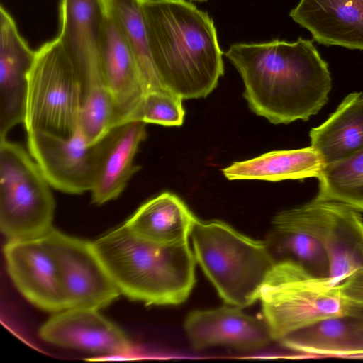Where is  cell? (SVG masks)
Returning a JSON list of instances; mask_svg holds the SVG:
<instances>
[{"label":"cell","instance_id":"3","mask_svg":"<svg viewBox=\"0 0 363 363\" xmlns=\"http://www.w3.org/2000/svg\"><path fill=\"white\" fill-rule=\"evenodd\" d=\"M92 245L121 294L130 299L147 305H179L194 288L196 261L189 242H149L123 224Z\"/></svg>","mask_w":363,"mask_h":363},{"label":"cell","instance_id":"16","mask_svg":"<svg viewBox=\"0 0 363 363\" xmlns=\"http://www.w3.org/2000/svg\"><path fill=\"white\" fill-rule=\"evenodd\" d=\"M107 15L106 0L60 1L58 37L81 71L84 83L102 77L99 48Z\"/></svg>","mask_w":363,"mask_h":363},{"label":"cell","instance_id":"8","mask_svg":"<svg viewBox=\"0 0 363 363\" xmlns=\"http://www.w3.org/2000/svg\"><path fill=\"white\" fill-rule=\"evenodd\" d=\"M272 225L296 228L316 238L328 254L329 277L337 284L363 265V216L346 203L314 198L279 212Z\"/></svg>","mask_w":363,"mask_h":363},{"label":"cell","instance_id":"28","mask_svg":"<svg viewBox=\"0 0 363 363\" xmlns=\"http://www.w3.org/2000/svg\"><path fill=\"white\" fill-rule=\"evenodd\" d=\"M345 315L353 317L363 330V305L347 303Z\"/></svg>","mask_w":363,"mask_h":363},{"label":"cell","instance_id":"1","mask_svg":"<svg viewBox=\"0 0 363 363\" xmlns=\"http://www.w3.org/2000/svg\"><path fill=\"white\" fill-rule=\"evenodd\" d=\"M225 55L243 79L250 109L272 123L308 121L329 99L328 66L311 40L236 43Z\"/></svg>","mask_w":363,"mask_h":363},{"label":"cell","instance_id":"7","mask_svg":"<svg viewBox=\"0 0 363 363\" xmlns=\"http://www.w3.org/2000/svg\"><path fill=\"white\" fill-rule=\"evenodd\" d=\"M50 186L21 145L0 140V229L8 240L40 238L52 229Z\"/></svg>","mask_w":363,"mask_h":363},{"label":"cell","instance_id":"21","mask_svg":"<svg viewBox=\"0 0 363 363\" xmlns=\"http://www.w3.org/2000/svg\"><path fill=\"white\" fill-rule=\"evenodd\" d=\"M278 342L289 350L311 355L363 357V330L349 315L319 320Z\"/></svg>","mask_w":363,"mask_h":363},{"label":"cell","instance_id":"12","mask_svg":"<svg viewBox=\"0 0 363 363\" xmlns=\"http://www.w3.org/2000/svg\"><path fill=\"white\" fill-rule=\"evenodd\" d=\"M42 340L55 345L102 356L130 352V338L117 325L92 308H66L39 329Z\"/></svg>","mask_w":363,"mask_h":363},{"label":"cell","instance_id":"24","mask_svg":"<svg viewBox=\"0 0 363 363\" xmlns=\"http://www.w3.org/2000/svg\"><path fill=\"white\" fill-rule=\"evenodd\" d=\"M108 9L121 28L137 64L145 92L163 89L153 65L139 0H106Z\"/></svg>","mask_w":363,"mask_h":363},{"label":"cell","instance_id":"20","mask_svg":"<svg viewBox=\"0 0 363 363\" xmlns=\"http://www.w3.org/2000/svg\"><path fill=\"white\" fill-rule=\"evenodd\" d=\"M311 146L325 164L342 161L363 147V92L346 96L336 110L310 131Z\"/></svg>","mask_w":363,"mask_h":363},{"label":"cell","instance_id":"2","mask_svg":"<svg viewBox=\"0 0 363 363\" xmlns=\"http://www.w3.org/2000/svg\"><path fill=\"white\" fill-rule=\"evenodd\" d=\"M162 89L182 99L208 96L224 74L213 21L186 0H139Z\"/></svg>","mask_w":363,"mask_h":363},{"label":"cell","instance_id":"18","mask_svg":"<svg viewBox=\"0 0 363 363\" xmlns=\"http://www.w3.org/2000/svg\"><path fill=\"white\" fill-rule=\"evenodd\" d=\"M146 123L129 121L114 127L106 136L94 186L92 203L101 205L116 199L139 167L133 160L146 138Z\"/></svg>","mask_w":363,"mask_h":363},{"label":"cell","instance_id":"5","mask_svg":"<svg viewBox=\"0 0 363 363\" xmlns=\"http://www.w3.org/2000/svg\"><path fill=\"white\" fill-rule=\"evenodd\" d=\"M85 94L84 77L59 37L36 50L28 75L24 125L69 138L78 129Z\"/></svg>","mask_w":363,"mask_h":363},{"label":"cell","instance_id":"10","mask_svg":"<svg viewBox=\"0 0 363 363\" xmlns=\"http://www.w3.org/2000/svg\"><path fill=\"white\" fill-rule=\"evenodd\" d=\"M48 236L57 257L67 308L100 310L121 294L92 242L66 235L54 228Z\"/></svg>","mask_w":363,"mask_h":363},{"label":"cell","instance_id":"11","mask_svg":"<svg viewBox=\"0 0 363 363\" xmlns=\"http://www.w3.org/2000/svg\"><path fill=\"white\" fill-rule=\"evenodd\" d=\"M4 255L12 281L29 302L48 312L67 308L58 259L48 233L33 239L9 240Z\"/></svg>","mask_w":363,"mask_h":363},{"label":"cell","instance_id":"23","mask_svg":"<svg viewBox=\"0 0 363 363\" xmlns=\"http://www.w3.org/2000/svg\"><path fill=\"white\" fill-rule=\"evenodd\" d=\"M275 262L293 261L318 277H329L328 254L309 233L290 226L272 225L265 240Z\"/></svg>","mask_w":363,"mask_h":363},{"label":"cell","instance_id":"27","mask_svg":"<svg viewBox=\"0 0 363 363\" xmlns=\"http://www.w3.org/2000/svg\"><path fill=\"white\" fill-rule=\"evenodd\" d=\"M338 288L347 303L363 305V265L341 281Z\"/></svg>","mask_w":363,"mask_h":363},{"label":"cell","instance_id":"26","mask_svg":"<svg viewBox=\"0 0 363 363\" xmlns=\"http://www.w3.org/2000/svg\"><path fill=\"white\" fill-rule=\"evenodd\" d=\"M182 101L180 97L164 89L148 91L128 122L181 125L185 115Z\"/></svg>","mask_w":363,"mask_h":363},{"label":"cell","instance_id":"6","mask_svg":"<svg viewBox=\"0 0 363 363\" xmlns=\"http://www.w3.org/2000/svg\"><path fill=\"white\" fill-rule=\"evenodd\" d=\"M338 284L318 277L290 260L277 262L264 284L259 300L273 340L319 320L346 314L347 303Z\"/></svg>","mask_w":363,"mask_h":363},{"label":"cell","instance_id":"25","mask_svg":"<svg viewBox=\"0 0 363 363\" xmlns=\"http://www.w3.org/2000/svg\"><path fill=\"white\" fill-rule=\"evenodd\" d=\"M318 200L336 201L363 212V147L350 157L325 164L320 175Z\"/></svg>","mask_w":363,"mask_h":363},{"label":"cell","instance_id":"29","mask_svg":"<svg viewBox=\"0 0 363 363\" xmlns=\"http://www.w3.org/2000/svg\"><path fill=\"white\" fill-rule=\"evenodd\" d=\"M190 1H205L206 0H190Z\"/></svg>","mask_w":363,"mask_h":363},{"label":"cell","instance_id":"14","mask_svg":"<svg viewBox=\"0 0 363 363\" xmlns=\"http://www.w3.org/2000/svg\"><path fill=\"white\" fill-rule=\"evenodd\" d=\"M184 330L195 350L225 345L255 350L273 340L264 318L249 315L233 306L191 311L185 319Z\"/></svg>","mask_w":363,"mask_h":363},{"label":"cell","instance_id":"17","mask_svg":"<svg viewBox=\"0 0 363 363\" xmlns=\"http://www.w3.org/2000/svg\"><path fill=\"white\" fill-rule=\"evenodd\" d=\"M290 16L319 43L363 50V0H301Z\"/></svg>","mask_w":363,"mask_h":363},{"label":"cell","instance_id":"13","mask_svg":"<svg viewBox=\"0 0 363 363\" xmlns=\"http://www.w3.org/2000/svg\"><path fill=\"white\" fill-rule=\"evenodd\" d=\"M13 18L0 9V140L24 123L28 75L35 58Z\"/></svg>","mask_w":363,"mask_h":363},{"label":"cell","instance_id":"4","mask_svg":"<svg viewBox=\"0 0 363 363\" xmlns=\"http://www.w3.org/2000/svg\"><path fill=\"white\" fill-rule=\"evenodd\" d=\"M190 237L196 261L228 304L240 308L259 300L276 264L267 243L220 220H195Z\"/></svg>","mask_w":363,"mask_h":363},{"label":"cell","instance_id":"9","mask_svg":"<svg viewBox=\"0 0 363 363\" xmlns=\"http://www.w3.org/2000/svg\"><path fill=\"white\" fill-rule=\"evenodd\" d=\"M27 134L30 155L52 187L69 194L91 191L106 135L89 144L79 129L69 138L40 131Z\"/></svg>","mask_w":363,"mask_h":363},{"label":"cell","instance_id":"19","mask_svg":"<svg viewBox=\"0 0 363 363\" xmlns=\"http://www.w3.org/2000/svg\"><path fill=\"white\" fill-rule=\"evenodd\" d=\"M196 218L180 198L164 192L144 203L123 224L141 239L171 245L188 242Z\"/></svg>","mask_w":363,"mask_h":363},{"label":"cell","instance_id":"30","mask_svg":"<svg viewBox=\"0 0 363 363\" xmlns=\"http://www.w3.org/2000/svg\"><path fill=\"white\" fill-rule=\"evenodd\" d=\"M363 213V212H362Z\"/></svg>","mask_w":363,"mask_h":363},{"label":"cell","instance_id":"15","mask_svg":"<svg viewBox=\"0 0 363 363\" xmlns=\"http://www.w3.org/2000/svg\"><path fill=\"white\" fill-rule=\"evenodd\" d=\"M99 64L114 103L116 127L128 121L145 89L126 38L108 9L101 39Z\"/></svg>","mask_w":363,"mask_h":363},{"label":"cell","instance_id":"22","mask_svg":"<svg viewBox=\"0 0 363 363\" xmlns=\"http://www.w3.org/2000/svg\"><path fill=\"white\" fill-rule=\"evenodd\" d=\"M325 165L320 154L310 145L301 149L274 150L251 160L235 162L222 172L229 180L278 182L318 179Z\"/></svg>","mask_w":363,"mask_h":363}]
</instances>
